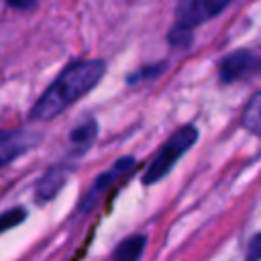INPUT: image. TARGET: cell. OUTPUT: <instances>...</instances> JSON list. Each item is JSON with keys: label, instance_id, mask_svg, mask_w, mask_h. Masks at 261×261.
Segmentation results:
<instances>
[{"label": "cell", "instance_id": "1", "mask_svg": "<svg viewBox=\"0 0 261 261\" xmlns=\"http://www.w3.org/2000/svg\"><path fill=\"white\" fill-rule=\"evenodd\" d=\"M104 71L106 63L102 59H84L67 65L35 102V106L31 108V118L51 120L59 116L65 108L86 96L102 80Z\"/></svg>", "mask_w": 261, "mask_h": 261}, {"label": "cell", "instance_id": "2", "mask_svg": "<svg viewBox=\"0 0 261 261\" xmlns=\"http://www.w3.org/2000/svg\"><path fill=\"white\" fill-rule=\"evenodd\" d=\"M196 139H198L196 126L186 124V126L177 128V130L161 145V149L157 151V155H155L153 161L149 163V167H147V171H145V175H143V184L151 186V184H157L159 179H163V177L171 171V167L175 165V161L196 143Z\"/></svg>", "mask_w": 261, "mask_h": 261}, {"label": "cell", "instance_id": "3", "mask_svg": "<svg viewBox=\"0 0 261 261\" xmlns=\"http://www.w3.org/2000/svg\"><path fill=\"white\" fill-rule=\"evenodd\" d=\"M232 0H179L177 10H175V24L194 29L210 20L212 16H216Z\"/></svg>", "mask_w": 261, "mask_h": 261}, {"label": "cell", "instance_id": "4", "mask_svg": "<svg viewBox=\"0 0 261 261\" xmlns=\"http://www.w3.org/2000/svg\"><path fill=\"white\" fill-rule=\"evenodd\" d=\"M137 165V159L135 157H130V155H126V157H122V159H118L108 171H104L102 175H98L96 177V181L90 186V190L86 192V196L82 198V202L77 204V212L80 214H86V212H90L94 206H96V202H98V198L120 177V175H124V173H128L133 167Z\"/></svg>", "mask_w": 261, "mask_h": 261}, {"label": "cell", "instance_id": "5", "mask_svg": "<svg viewBox=\"0 0 261 261\" xmlns=\"http://www.w3.org/2000/svg\"><path fill=\"white\" fill-rule=\"evenodd\" d=\"M41 141V135L27 128H8L0 130V167L8 165L16 157L35 149Z\"/></svg>", "mask_w": 261, "mask_h": 261}, {"label": "cell", "instance_id": "6", "mask_svg": "<svg viewBox=\"0 0 261 261\" xmlns=\"http://www.w3.org/2000/svg\"><path fill=\"white\" fill-rule=\"evenodd\" d=\"M73 165H67V163H57V165H53V167H49L43 175H41V179L37 181V186H35V196H37V202H49V200H53L57 194H59V190L67 184V177L73 173Z\"/></svg>", "mask_w": 261, "mask_h": 261}, {"label": "cell", "instance_id": "7", "mask_svg": "<svg viewBox=\"0 0 261 261\" xmlns=\"http://www.w3.org/2000/svg\"><path fill=\"white\" fill-rule=\"evenodd\" d=\"M261 67V59L249 51H234L230 55H226L220 63V80L224 84H230L234 80H241L249 73H253L255 69Z\"/></svg>", "mask_w": 261, "mask_h": 261}, {"label": "cell", "instance_id": "8", "mask_svg": "<svg viewBox=\"0 0 261 261\" xmlns=\"http://www.w3.org/2000/svg\"><path fill=\"white\" fill-rule=\"evenodd\" d=\"M145 245H147L145 234H130L118 243L110 261H139L145 251Z\"/></svg>", "mask_w": 261, "mask_h": 261}, {"label": "cell", "instance_id": "9", "mask_svg": "<svg viewBox=\"0 0 261 261\" xmlns=\"http://www.w3.org/2000/svg\"><path fill=\"white\" fill-rule=\"evenodd\" d=\"M96 135H98V124L94 118H86L84 122L73 126L69 133V141L75 147V153H86L90 149V145L94 143Z\"/></svg>", "mask_w": 261, "mask_h": 261}, {"label": "cell", "instance_id": "10", "mask_svg": "<svg viewBox=\"0 0 261 261\" xmlns=\"http://www.w3.org/2000/svg\"><path fill=\"white\" fill-rule=\"evenodd\" d=\"M243 126L261 139V92H257L249 100V104L243 112Z\"/></svg>", "mask_w": 261, "mask_h": 261}, {"label": "cell", "instance_id": "11", "mask_svg": "<svg viewBox=\"0 0 261 261\" xmlns=\"http://www.w3.org/2000/svg\"><path fill=\"white\" fill-rule=\"evenodd\" d=\"M24 218H27V210H24L22 206L10 208V210L2 212V214H0V234L6 232V230H10V228H14V226H18Z\"/></svg>", "mask_w": 261, "mask_h": 261}, {"label": "cell", "instance_id": "12", "mask_svg": "<svg viewBox=\"0 0 261 261\" xmlns=\"http://www.w3.org/2000/svg\"><path fill=\"white\" fill-rule=\"evenodd\" d=\"M190 39H192V29H186V27H173L171 33H169V43L173 47H188L190 45Z\"/></svg>", "mask_w": 261, "mask_h": 261}, {"label": "cell", "instance_id": "13", "mask_svg": "<svg viewBox=\"0 0 261 261\" xmlns=\"http://www.w3.org/2000/svg\"><path fill=\"white\" fill-rule=\"evenodd\" d=\"M259 259H261V232L255 234L247 247V261H259Z\"/></svg>", "mask_w": 261, "mask_h": 261}, {"label": "cell", "instance_id": "14", "mask_svg": "<svg viewBox=\"0 0 261 261\" xmlns=\"http://www.w3.org/2000/svg\"><path fill=\"white\" fill-rule=\"evenodd\" d=\"M163 67H165V63H159V65H155V67H143V69H141V71H137L135 75H128V84H137V82H139V80H143V77L157 75Z\"/></svg>", "mask_w": 261, "mask_h": 261}, {"label": "cell", "instance_id": "15", "mask_svg": "<svg viewBox=\"0 0 261 261\" xmlns=\"http://www.w3.org/2000/svg\"><path fill=\"white\" fill-rule=\"evenodd\" d=\"M6 2H8L12 8H31L37 0H6Z\"/></svg>", "mask_w": 261, "mask_h": 261}]
</instances>
